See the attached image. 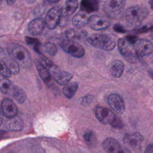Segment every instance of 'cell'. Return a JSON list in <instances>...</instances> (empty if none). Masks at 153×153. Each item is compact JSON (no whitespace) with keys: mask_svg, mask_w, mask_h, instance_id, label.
<instances>
[{"mask_svg":"<svg viewBox=\"0 0 153 153\" xmlns=\"http://www.w3.org/2000/svg\"><path fill=\"white\" fill-rule=\"evenodd\" d=\"M1 108L4 115L8 118L15 117L18 113V109L16 105L9 99H5L3 100L1 103Z\"/></svg>","mask_w":153,"mask_h":153,"instance_id":"obj_14","label":"cell"},{"mask_svg":"<svg viewBox=\"0 0 153 153\" xmlns=\"http://www.w3.org/2000/svg\"><path fill=\"white\" fill-rule=\"evenodd\" d=\"M126 0H104L102 10L107 16L116 19L123 11Z\"/></svg>","mask_w":153,"mask_h":153,"instance_id":"obj_4","label":"cell"},{"mask_svg":"<svg viewBox=\"0 0 153 153\" xmlns=\"http://www.w3.org/2000/svg\"><path fill=\"white\" fill-rule=\"evenodd\" d=\"M102 146L106 153H131L128 149L121 146L118 141L111 137L105 139Z\"/></svg>","mask_w":153,"mask_h":153,"instance_id":"obj_10","label":"cell"},{"mask_svg":"<svg viewBox=\"0 0 153 153\" xmlns=\"http://www.w3.org/2000/svg\"><path fill=\"white\" fill-rule=\"evenodd\" d=\"M12 94L14 99L19 104L23 103L26 99V94L25 91L17 85H14L11 90Z\"/></svg>","mask_w":153,"mask_h":153,"instance_id":"obj_21","label":"cell"},{"mask_svg":"<svg viewBox=\"0 0 153 153\" xmlns=\"http://www.w3.org/2000/svg\"><path fill=\"white\" fill-rule=\"evenodd\" d=\"M60 47L64 51L75 57L80 58L84 55V48L75 41L68 39L64 40L60 43Z\"/></svg>","mask_w":153,"mask_h":153,"instance_id":"obj_6","label":"cell"},{"mask_svg":"<svg viewBox=\"0 0 153 153\" xmlns=\"http://www.w3.org/2000/svg\"><path fill=\"white\" fill-rule=\"evenodd\" d=\"M114 29L117 32H120V33H124L126 32L125 29H124L123 26H122L118 24H116L114 25Z\"/></svg>","mask_w":153,"mask_h":153,"instance_id":"obj_35","label":"cell"},{"mask_svg":"<svg viewBox=\"0 0 153 153\" xmlns=\"http://www.w3.org/2000/svg\"><path fill=\"white\" fill-rule=\"evenodd\" d=\"M118 48L123 57L130 63H134L137 59L133 44L126 38H120L118 41Z\"/></svg>","mask_w":153,"mask_h":153,"instance_id":"obj_5","label":"cell"},{"mask_svg":"<svg viewBox=\"0 0 153 153\" xmlns=\"http://www.w3.org/2000/svg\"><path fill=\"white\" fill-rule=\"evenodd\" d=\"M149 29H150L151 30L153 31V25H152V26H151V27L149 28Z\"/></svg>","mask_w":153,"mask_h":153,"instance_id":"obj_42","label":"cell"},{"mask_svg":"<svg viewBox=\"0 0 153 153\" xmlns=\"http://www.w3.org/2000/svg\"><path fill=\"white\" fill-rule=\"evenodd\" d=\"M84 137L85 140L88 145L93 146L94 144H96V139L95 135L93 131H91L90 130L87 131L84 134Z\"/></svg>","mask_w":153,"mask_h":153,"instance_id":"obj_30","label":"cell"},{"mask_svg":"<svg viewBox=\"0 0 153 153\" xmlns=\"http://www.w3.org/2000/svg\"><path fill=\"white\" fill-rule=\"evenodd\" d=\"M143 138L139 133H127L123 139L124 143L126 145V148L137 151L140 149Z\"/></svg>","mask_w":153,"mask_h":153,"instance_id":"obj_9","label":"cell"},{"mask_svg":"<svg viewBox=\"0 0 153 153\" xmlns=\"http://www.w3.org/2000/svg\"><path fill=\"white\" fill-rule=\"evenodd\" d=\"M100 0H81V8L87 13L96 11L98 8Z\"/></svg>","mask_w":153,"mask_h":153,"instance_id":"obj_20","label":"cell"},{"mask_svg":"<svg viewBox=\"0 0 153 153\" xmlns=\"http://www.w3.org/2000/svg\"><path fill=\"white\" fill-rule=\"evenodd\" d=\"M145 153H153V144H151L148 146Z\"/></svg>","mask_w":153,"mask_h":153,"instance_id":"obj_36","label":"cell"},{"mask_svg":"<svg viewBox=\"0 0 153 153\" xmlns=\"http://www.w3.org/2000/svg\"><path fill=\"white\" fill-rule=\"evenodd\" d=\"M25 39H26V42H27V44H30V45H33L35 46L38 44H39V40H38L37 39L33 38L26 37Z\"/></svg>","mask_w":153,"mask_h":153,"instance_id":"obj_33","label":"cell"},{"mask_svg":"<svg viewBox=\"0 0 153 153\" xmlns=\"http://www.w3.org/2000/svg\"><path fill=\"white\" fill-rule=\"evenodd\" d=\"M124 64L120 60H114L111 66L109 71L111 75L114 78H119L120 77L124 71Z\"/></svg>","mask_w":153,"mask_h":153,"instance_id":"obj_17","label":"cell"},{"mask_svg":"<svg viewBox=\"0 0 153 153\" xmlns=\"http://www.w3.org/2000/svg\"><path fill=\"white\" fill-rule=\"evenodd\" d=\"M72 74L66 71H57L53 74V78L54 81L60 85H65L72 78Z\"/></svg>","mask_w":153,"mask_h":153,"instance_id":"obj_18","label":"cell"},{"mask_svg":"<svg viewBox=\"0 0 153 153\" xmlns=\"http://www.w3.org/2000/svg\"><path fill=\"white\" fill-rule=\"evenodd\" d=\"M108 102L111 108L117 114L121 115L124 112V103L121 97L117 94H111L108 96Z\"/></svg>","mask_w":153,"mask_h":153,"instance_id":"obj_13","label":"cell"},{"mask_svg":"<svg viewBox=\"0 0 153 153\" xmlns=\"http://www.w3.org/2000/svg\"><path fill=\"white\" fill-rule=\"evenodd\" d=\"M149 4L151 9L153 10V0H149Z\"/></svg>","mask_w":153,"mask_h":153,"instance_id":"obj_41","label":"cell"},{"mask_svg":"<svg viewBox=\"0 0 153 153\" xmlns=\"http://www.w3.org/2000/svg\"><path fill=\"white\" fill-rule=\"evenodd\" d=\"M87 24L92 29L99 30L107 28L109 25V22L99 16L93 15L88 19Z\"/></svg>","mask_w":153,"mask_h":153,"instance_id":"obj_12","label":"cell"},{"mask_svg":"<svg viewBox=\"0 0 153 153\" xmlns=\"http://www.w3.org/2000/svg\"><path fill=\"white\" fill-rule=\"evenodd\" d=\"M42 50L44 53L51 56H54L57 53L56 46L51 42H47L44 44L42 47Z\"/></svg>","mask_w":153,"mask_h":153,"instance_id":"obj_29","label":"cell"},{"mask_svg":"<svg viewBox=\"0 0 153 153\" xmlns=\"http://www.w3.org/2000/svg\"><path fill=\"white\" fill-rule=\"evenodd\" d=\"M152 64H153V59H152Z\"/></svg>","mask_w":153,"mask_h":153,"instance_id":"obj_43","label":"cell"},{"mask_svg":"<svg viewBox=\"0 0 153 153\" xmlns=\"http://www.w3.org/2000/svg\"><path fill=\"white\" fill-rule=\"evenodd\" d=\"M93 100V96L91 95H88L85 97H84L81 100V104L83 106H86V105H88Z\"/></svg>","mask_w":153,"mask_h":153,"instance_id":"obj_32","label":"cell"},{"mask_svg":"<svg viewBox=\"0 0 153 153\" xmlns=\"http://www.w3.org/2000/svg\"><path fill=\"white\" fill-rule=\"evenodd\" d=\"M0 74L2 76L7 78H10L11 76V74L5 62L0 63Z\"/></svg>","mask_w":153,"mask_h":153,"instance_id":"obj_31","label":"cell"},{"mask_svg":"<svg viewBox=\"0 0 153 153\" xmlns=\"http://www.w3.org/2000/svg\"><path fill=\"white\" fill-rule=\"evenodd\" d=\"M8 56L6 54L4 50L1 47H0V63L5 62V60Z\"/></svg>","mask_w":153,"mask_h":153,"instance_id":"obj_34","label":"cell"},{"mask_svg":"<svg viewBox=\"0 0 153 153\" xmlns=\"http://www.w3.org/2000/svg\"><path fill=\"white\" fill-rule=\"evenodd\" d=\"M78 88V83L76 82H68L65 85L63 88V94L68 99H70L73 97L75 94L76 90Z\"/></svg>","mask_w":153,"mask_h":153,"instance_id":"obj_22","label":"cell"},{"mask_svg":"<svg viewBox=\"0 0 153 153\" xmlns=\"http://www.w3.org/2000/svg\"><path fill=\"white\" fill-rule=\"evenodd\" d=\"M95 114L97 120L104 124H111L116 119L114 112L105 107L97 106L95 111Z\"/></svg>","mask_w":153,"mask_h":153,"instance_id":"obj_11","label":"cell"},{"mask_svg":"<svg viewBox=\"0 0 153 153\" xmlns=\"http://www.w3.org/2000/svg\"><path fill=\"white\" fill-rule=\"evenodd\" d=\"M133 45L137 56H148L153 51V44L146 39H136L133 44Z\"/></svg>","mask_w":153,"mask_h":153,"instance_id":"obj_7","label":"cell"},{"mask_svg":"<svg viewBox=\"0 0 153 153\" xmlns=\"http://www.w3.org/2000/svg\"><path fill=\"white\" fill-rule=\"evenodd\" d=\"M88 22L87 16L84 13H78L74 16L72 19V24L76 27H82L85 26Z\"/></svg>","mask_w":153,"mask_h":153,"instance_id":"obj_25","label":"cell"},{"mask_svg":"<svg viewBox=\"0 0 153 153\" xmlns=\"http://www.w3.org/2000/svg\"><path fill=\"white\" fill-rule=\"evenodd\" d=\"M17 0H6V2L8 5H12L16 2Z\"/></svg>","mask_w":153,"mask_h":153,"instance_id":"obj_39","label":"cell"},{"mask_svg":"<svg viewBox=\"0 0 153 153\" xmlns=\"http://www.w3.org/2000/svg\"><path fill=\"white\" fill-rule=\"evenodd\" d=\"M36 68L42 81L46 84H48L51 81L50 73L41 64L40 62H37L36 63Z\"/></svg>","mask_w":153,"mask_h":153,"instance_id":"obj_23","label":"cell"},{"mask_svg":"<svg viewBox=\"0 0 153 153\" xmlns=\"http://www.w3.org/2000/svg\"><path fill=\"white\" fill-rule=\"evenodd\" d=\"M10 56L19 66L23 68H29L32 65V59L28 50L21 45L16 43L10 44L7 48Z\"/></svg>","mask_w":153,"mask_h":153,"instance_id":"obj_1","label":"cell"},{"mask_svg":"<svg viewBox=\"0 0 153 153\" xmlns=\"http://www.w3.org/2000/svg\"><path fill=\"white\" fill-rule=\"evenodd\" d=\"M11 81L7 78L0 76V90L4 94H8L12 90Z\"/></svg>","mask_w":153,"mask_h":153,"instance_id":"obj_27","label":"cell"},{"mask_svg":"<svg viewBox=\"0 0 153 153\" xmlns=\"http://www.w3.org/2000/svg\"><path fill=\"white\" fill-rule=\"evenodd\" d=\"M5 63L9 69L11 75H17L20 71L19 64L14 60L10 56H8L5 60Z\"/></svg>","mask_w":153,"mask_h":153,"instance_id":"obj_26","label":"cell"},{"mask_svg":"<svg viewBox=\"0 0 153 153\" xmlns=\"http://www.w3.org/2000/svg\"><path fill=\"white\" fill-rule=\"evenodd\" d=\"M87 35V32L81 28H72L66 30L65 35L68 40L74 41L82 39Z\"/></svg>","mask_w":153,"mask_h":153,"instance_id":"obj_16","label":"cell"},{"mask_svg":"<svg viewBox=\"0 0 153 153\" xmlns=\"http://www.w3.org/2000/svg\"><path fill=\"white\" fill-rule=\"evenodd\" d=\"M87 41L91 46L105 51L112 50L116 46V41L114 38L102 34L91 35Z\"/></svg>","mask_w":153,"mask_h":153,"instance_id":"obj_3","label":"cell"},{"mask_svg":"<svg viewBox=\"0 0 153 153\" xmlns=\"http://www.w3.org/2000/svg\"><path fill=\"white\" fill-rule=\"evenodd\" d=\"M3 112H2V110L1 108V105H0V126L2 124V121H3Z\"/></svg>","mask_w":153,"mask_h":153,"instance_id":"obj_37","label":"cell"},{"mask_svg":"<svg viewBox=\"0 0 153 153\" xmlns=\"http://www.w3.org/2000/svg\"><path fill=\"white\" fill-rule=\"evenodd\" d=\"M44 25V20L42 18L35 19L29 23L28 31L32 35H38L42 32Z\"/></svg>","mask_w":153,"mask_h":153,"instance_id":"obj_15","label":"cell"},{"mask_svg":"<svg viewBox=\"0 0 153 153\" xmlns=\"http://www.w3.org/2000/svg\"><path fill=\"white\" fill-rule=\"evenodd\" d=\"M11 120L7 123V127L11 130H20L23 128L22 121L15 117L10 118Z\"/></svg>","mask_w":153,"mask_h":153,"instance_id":"obj_28","label":"cell"},{"mask_svg":"<svg viewBox=\"0 0 153 153\" xmlns=\"http://www.w3.org/2000/svg\"><path fill=\"white\" fill-rule=\"evenodd\" d=\"M146 8L141 5H136L127 8L123 14V19L130 25L140 24L148 15Z\"/></svg>","mask_w":153,"mask_h":153,"instance_id":"obj_2","label":"cell"},{"mask_svg":"<svg viewBox=\"0 0 153 153\" xmlns=\"http://www.w3.org/2000/svg\"><path fill=\"white\" fill-rule=\"evenodd\" d=\"M40 63L50 73L53 72V74H54L55 72H57V66L53 63V62H51L45 56L42 55L41 56Z\"/></svg>","mask_w":153,"mask_h":153,"instance_id":"obj_24","label":"cell"},{"mask_svg":"<svg viewBox=\"0 0 153 153\" xmlns=\"http://www.w3.org/2000/svg\"><path fill=\"white\" fill-rule=\"evenodd\" d=\"M62 16L61 8L58 6L51 8L47 13L44 20L45 26L49 29H54L59 24Z\"/></svg>","mask_w":153,"mask_h":153,"instance_id":"obj_8","label":"cell"},{"mask_svg":"<svg viewBox=\"0 0 153 153\" xmlns=\"http://www.w3.org/2000/svg\"><path fill=\"white\" fill-rule=\"evenodd\" d=\"M50 4H55L59 2L60 0H46Z\"/></svg>","mask_w":153,"mask_h":153,"instance_id":"obj_38","label":"cell"},{"mask_svg":"<svg viewBox=\"0 0 153 153\" xmlns=\"http://www.w3.org/2000/svg\"><path fill=\"white\" fill-rule=\"evenodd\" d=\"M78 7V2L77 0H68L61 8L62 15L65 16H70L75 12Z\"/></svg>","mask_w":153,"mask_h":153,"instance_id":"obj_19","label":"cell"},{"mask_svg":"<svg viewBox=\"0 0 153 153\" xmlns=\"http://www.w3.org/2000/svg\"><path fill=\"white\" fill-rule=\"evenodd\" d=\"M148 72H149V76L152 78V79H153V70L152 69H151V70H149V71H148Z\"/></svg>","mask_w":153,"mask_h":153,"instance_id":"obj_40","label":"cell"}]
</instances>
